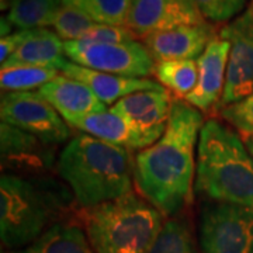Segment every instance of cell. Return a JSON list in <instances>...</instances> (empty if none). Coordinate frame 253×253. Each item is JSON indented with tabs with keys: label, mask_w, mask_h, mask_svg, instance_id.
Instances as JSON below:
<instances>
[{
	"label": "cell",
	"mask_w": 253,
	"mask_h": 253,
	"mask_svg": "<svg viewBox=\"0 0 253 253\" xmlns=\"http://www.w3.org/2000/svg\"><path fill=\"white\" fill-rule=\"evenodd\" d=\"M196 191L210 201L253 207V159L242 139L218 120L200 131Z\"/></svg>",
	"instance_id": "obj_4"
},
{
	"label": "cell",
	"mask_w": 253,
	"mask_h": 253,
	"mask_svg": "<svg viewBox=\"0 0 253 253\" xmlns=\"http://www.w3.org/2000/svg\"><path fill=\"white\" fill-rule=\"evenodd\" d=\"M1 169L20 176H40L54 165V145L7 123L0 124Z\"/></svg>",
	"instance_id": "obj_11"
},
{
	"label": "cell",
	"mask_w": 253,
	"mask_h": 253,
	"mask_svg": "<svg viewBox=\"0 0 253 253\" xmlns=\"http://www.w3.org/2000/svg\"><path fill=\"white\" fill-rule=\"evenodd\" d=\"M154 75L166 90L184 100L197 86L199 63L196 59L156 62Z\"/></svg>",
	"instance_id": "obj_20"
},
{
	"label": "cell",
	"mask_w": 253,
	"mask_h": 253,
	"mask_svg": "<svg viewBox=\"0 0 253 253\" xmlns=\"http://www.w3.org/2000/svg\"><path fill=\"white\" fill-rule=\"evenodd\" d=\"M61 72L86 84L106 106H114L118 100L124 99L136 91L165 89L159 82L151 81L149 78H126L99 72L71 61L65 62Z\"/></svg>",
	"instance_id": "obj_15"
},
{
	"label": "cell",
	"mask_w": 253,
	"mask_h": 253,
	"mask_svg": "<svg viewBox=\"0 0 253 253\" xmlns=\"http://www.w3.org/2000/svg\"><path fill=\"white\" fill-rule=\"evenodd\" d=\"M0 118L1 123L27 131L45 144H62L71 136V128L62 116L34 91L3 93Z\"/></svg>",
	"instance_id": "obj_8"
},
{
	"label": "cell",
	"mask_w": 253,
	"mask_h": 253,
	"mask_svg": "<svg viewBox=\"0 0 253 253\" xmlns=\"http://www.w3.org/2000/svg\"><path fill=\"white\" fill-rule=\"evenodd\" d=\"M245 145H246V148H248V151H249V154H251L253 159V136L245 138Z\"/></svg>",
	"instance_id": "obj_31"
},
{
	"label": "cell",
	"mask_w": 253,
	"mask_h": 253,
	"mask_svg": "<svg viewBox=\"0 0 253 253\" xmlns=\"http://www.w3.org/2000/svg\"><path fill=\"white\" fill-rule=\"evenodd\" d=\"M201 253H253V207L210 201L200 212Z\"/></svg>",
	"instance_id": "obj_6"
},
{
	"label": "cell",
	"mask_w": 253,
	"mask_h": 253,
	"mask_svg": "<svg viewBox=\"0 0 253 253\" xmlns=\"http://www.w3.org/2000/svg\"><path fill=\"white\" fill-rule=\"evenodd\" d=\"M96 23L81 10L65 6L59 9L54 20V31L63 41H81Z\"/></svg>",
	"instance_id": "obj_25"
},
{
	"label": "cell",
	"mask_w": 253,
	"mask_h": 253,
	"mask_svg": "<svg viewBox=\"0 0 253 253\" xmlns=\"http://www.w3.org/2000/svg\"><path fill=\"white\" fill-rule=\"evenodd\" d=\"M68 126L109 144L129 149H145L141 138L123 116L111 109L73 120Z\"/></svg>",
	"instance_id": "obj_18"
},
{
	"label": "cell",
	"mask_w": 253,
	"mask_h": 253,
	"mask_svg": "<svg viewBox=\"0 0 253 253\" xmlns=\"http://www.w3.org/2000/svg\"><path fill=\"white\" fill-rule=\"evenodd\" d=\"M149 253H201L194 239L191 226L179 217L165 221Z\"/></svg>",
	"instance_id": "obj_23"
},
{
	"label": "cell",
	"mask_w": 253,
	"mask_h": 253,
	"mask_svg": "<svg viewBox=\"0 0 253 253\" xmlns=\"http://www.w3.org/2000/svg\"><path fill=\"white\" fill-rule=\"evenodd\" d=\"M173 100L170 91L166 89L136 91L118 100L110 109L126 118L148 148L165 134Z\"/></svg>",
	"instance_id": "obj_10"
},
{
	"label": "cell",
	"mask_w": 253,
	"mask_h": 253,
	"mask_svg": "<svg viewBox=\"0 0 253 253\" xmlns=\"http://www.w3.org/2000/svg\"><path fill=\"white\" fill-rule=\"evenodd\" d=\"M221 117L244 136H253V93L221 109Z\"/></svg>",
	"instance_id": "obj_26"
},
{
	"label": "cell",
	"mask_w": 253,
	"mask_h": 253,
	"mask_svg": "<svg viewBox=\"0 0 253 253\" xmlns=\"http://www.w3.org/2000/svg\"><path fill=\"white\" fill-rule=\"evenodd\" d=\"M11 23H10L9 20L7 18H4V17H1V37H7L10 36L11 33Z\"/></svg>",
	"instance_id": "obj_30"
},
{
	"label": "cell",
	"mask_w": 253,
	"mask_h": 253,
	"mask_svg": "<svg viewBox=\"0 0 253 253\" xmlns=\"http://www.w3.org/2000/svg\"><path fill=\"white\" fill-rule=\"evenodd\" d=\"M56 169L83 208L97 207L132 191L134 159L128 149L86 134L66 144Z\"/></svg>",
	"instance_id": "obj_2"
},
{
	"label": "cell",
	"mask_w": 253,
	"mask_h": 253,
	"mask_svg": "<svg viewBox=\"0 0 253 253\" xmlns=\"http://www.w3.org/2000/svg\"><path fill=\"white\" fill-rule=\"evenodd\" d=\"M63 0H17L9 9L7 20L18 30L52 26Z\"/></svg>",
	"instance_id": "obj_21"
},
{
	"label": "cell",
	"mask_w": 253,
	"mask_h": 253,
	"mask_svg": "<svg viewBox=\"0 0 253 253\" xmlns=\"http://www.w3.org/2000/svg\"><path fill=\"white\" fill-rule=\"evenodd\" d=\"M163 215L132 191L84 208L83 224L96 253H149L163 226Z\"/></svg>",
	"instance_id": "obj_5"
},
{
	"label": "cell",
	"mask_w": 253,
	"mask_h": 253,
	"mask_svg": "<svg viewBox=\"0 0 253 253\" xmlns=\"http://www.w3.org/2000/svg\"><path fill=\"white\" fill-rule=\"evenodd\" d=\"M65 56V41L61 37L48 28H34L3 65H30L61 71L66 62Z\"/></svg>",
	"instance_id": "obj_17"
},
{
	"label": "cell",
	"mask_w": 253,
	"mask_h": 253,
	"mask_svg": "<svg viewBox=\"0 0 253 253\" xmlns=\"http://www.w3.org/2000/svg\"><path fill=\"white\" fill-rule=\"evenodd\" d=\"M10 253H96L86 231L75 222L62 221L46 229L33 244Z\"/></svg>",
	"instance_id": "obj_19"
},
{
	"label": "cell",
	"mask_w": 253,
	"mask_h": 253,
	"mask_svg": "<svg viewBox=\"0 0 253 253\" xmlns=\"http://www.w3.org/2000/svg\"><path fill=\"white\" fill-rule=\"evenodd\" d=\"M136 34L126 26H110V24H94L83 36L81 41L100 42V44H121L136 41Z\"/></svg>",
	"instance_id": "obj_28"
},
{
	"label": "cell",
	"mask_w": 253,
	"mask_h": 253,
	"mask_svg": "<svg viewBox=\"0 0 253 253\" xmlns=\"http://www.w3.org/2000/svg\"><path fill=\"white\" fill-rule=\"evenodd\" d=\"M65 55L71 62L99 72L126 78H148L154 75L156 62L142 42L100 44L87 41H66Z\"/></svg>",
	"instance_id": "obj_7"
},
{
	"label": "cell",
	"mask_w": 253,
	"mask_h": 253,
	"mask_svg": "<svg viewBox=\"0 0 253 253\" xmlns=\"http://www.w3.org/2000/svg\"><path fill=\"white\" fill-rule=\"evenodd\" d=\"M58 75L56 69L30 65H3L0 69V87L3 93L31 91L33 89L40 90Z\"/></svg>",
	"instance_id": "obj_22"
},
{
	"label": "cell",
	"mask_w": 253,
	"mask_h": 253,
	"mask_svg": "<svg viewBox=\"0 0 253 253\" xmlns=\"http://www.w3.org/2000/svg\"><path fill=\"white\" fill-rule=\"evenodd\" d=\"M203 17L214 23H225L244 10L246 0H191Z\"/></svg>",
	"instance_id": "obj_27"
},
{
	"label": "cell",
	"mask_w": 253,
	"mask_h": 253,
	"mask_svg": "<svg viewBox=\"0 0 253 253\" xmlns=\"http://www.w3.org/2000/svg\"><path fill=\"white\" fill-rule=\"evenodd\" d=\"M38 93L62 116L66 123L107 110V106L101 103L86 84L63 73L44 84Z\"/></svg>",
	"instance_id": "obj_16"
},
{
	"label": "cell",
	"mask_w": 253,
	"mask_h": 253,
	"mask_svg": "<svg viewBox=\"0 0 253 253\" xmlns=\"http://www.w3.org/2000/svg\"><path fill=\"white\" fill-rule=\"evenodd\" d=\"M204 123L200 110L174 97L165 134L134 159L136 189L163 215L174 217L191 201L196 146Z\"/></svg>",
	"instance_id": "obj_1"
},
{
	"label": "cell",
	"mask_w": 253,
	"mask_h": 253,
	"mask_svg": "<svg viewBox=\"0 0 253 253\" xmlns=\"http://www.w3.org/2000/svg\"><path fill=\"white\" fill-rule=\"evenodd\" d=\"M219 37L212 24L186 26L168 31H158L142 38V44L152 55L155 62L199 59L208 44Z\"/></svg>",
	"instance_id": "obj_13"
},
{
	"label": "cell",
	"mask_w": 253,
	"mask_h": 253,
	"mask_svg": "<svg viewBox=\"0 0 253 253\" xmlns=\"http://www.w3.org/2000/svg\"><path fill=\"white\" fill-rule=\"evenodd\" d=\"M219 37L231 44L225 87L218 103V109H224L253 93V1L219 30Z\"/></svg>",
	"instance_id": "obj_9"
},
{
	"label": "cell",
	"mask_w": 253,
	"mask_h": 253,
	"mask_svg": "<svg viewBox=\"0 0 253 253\" xmlns=\"http://www.w3.org/2000/svg\"><path fill=\"white\" fill-rule=\"evenodd\" d=\"M229 51L231 44L218 37L208 44L197 59L199 82L196 89L184 100L200 111H210L214 106H218L222 97Z\"/></svg>",
	"instance_id": "obj_14"
},
{
	"label": "cell",
	"mask_w": 253,
	"mask_h": 253,
	"mask_svg": "<svg viewBox=\"0 0 253 253\" xmlns=\"http://www.w3.org/2000/svg\"><path fill=\"white\" fill-rule=\"evenodd\" d=\"M132 0H63L65 6L84 13L97 24L126 26Z\"/></svg>",
	"instance_id": "obj_24"
},
{
	"label": "cell",
	"mask_w": 253,
	"mask_h": 253,
	"mask_svg": "<svg viewBox=\"0 0 253 253\" xmlns=\"http://www.w3.org/2000/svg\"><path fill=\"white\" fill-rule=\"evenodd\" d=\"M16 1H17V0H0V7H1V10L10 9Z\"/></svg>",
	"instance_id": "obj_32"
},
{
	"label": "cell",
	"mask_w": 253,
	"mask_h": 253,
	"mask_svg": "<svg viewBox=\"0 0 253 253\" xmlns=\"http://www.w3.org/2000/svg\"><path fill=\"white\" fill-rule=\"evenodd\" d=\"M68 196L45 176L3 173L0 177V236L10 251L26 248L54 224L62 222Z\"/></svg>",
	"instance_id": "obj_3"
},
{
	"label": "cell",
	"mask_w": 253,
	"mask_h": 253,
	"mask_svg": "<svg viewBox=\"0 0 253 253\" xmlns=\"http://www.w3.org/2000/svg\"><path fill=\"white\" fill-rule=\"evenodd\" d=\"M28 34H30V30H18L16 33H11L10 36L1 37V40H0V62L1 65L17 51L20 45L26 41Z\"/></svg>",
	"instance_id": "obj_29"
},
{
	"label": "cell",
	"mask_w": 253,
	"mask_h": 253,
	"mask_svg": "<svg viewBox=\"0 0 253 253\" xmlns=\"http://www.w3.org/2000/svg\"><path fill=\"white\" fill-rule=\"evenodd\" d=\"M207 23L191 0H132L126 27L144 38L158 31Z\"/></svg>",
	"instance_id": "obj_12"
}]
</instances>
